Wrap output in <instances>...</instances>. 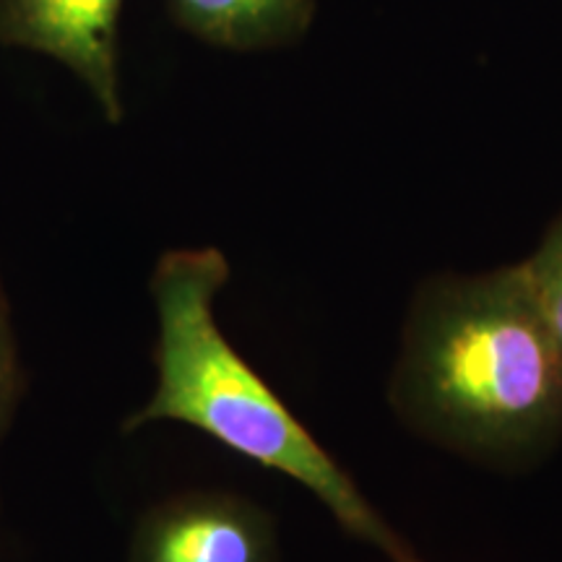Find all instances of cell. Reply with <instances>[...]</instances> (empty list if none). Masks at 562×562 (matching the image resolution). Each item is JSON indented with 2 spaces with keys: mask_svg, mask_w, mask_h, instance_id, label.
Returning a JSON list of instances; mask_svg holds the SVG:
<instances>
[{
  "mask_svg": "<svg viewBox=\"0 0 562 562\" xmlns=\"http://www.w3.org/2000/svg\"><path fill=\"white\" fill-rule=\"evenodd\" d=\"M123 0H0V42L53 55L91 89L110 123L117 91V16Z\"/></svg>",
  "mask_w": 562,
  "mask_h": 562,
  "instance_id": "obj_3",
  "label": "cell"
},
{
  "mask_svg": "<svg viewBox=\"0 0 562 562\" xmlns=\"http://www.w3.org/2000/svg\"><path fill=\"white\" fill-rule=\"evenodd\" d=\"M271 526L248 503L195 497L170 505L138 533L136 562H271Z\"/></svg>",
  "mask_w": 562,
  "mask_h": 562,
  "instance_id": "obj_4",
  "label": "cell"
},
{
  "mask_svg": "<svg viewBox=\"0 0 562 562\" xmlns=\"http://www.w3.org/2000/svg\"><path fill=\"white\" fill-rule=\"evenodd\" d=\"M529 281L539 313L550 328L554 344L562 355V214L547 229L544 240L533 250L531 258L521 263Z\"/></svg>",
  "mask_w": 562,
  "mask_h": 562,
  "instance_id": "obj_6",
  "label": "cell"
},
{
  "mask_svg": "<svg viewBox=\"0 0 562 562\" xmlns=\"http://www.w3.org/2000/svg\"><path fill=\"white\" fill-rule=\"evenodd\" d=\"M315 0H170L180 26L229 50L286 45L307 30Z\"/></svg>",
  "mask_w": 562,
  "mask_h": 562,
  "instance_id": "obj_5",
  "label": "cell"
},
{
  "mask_svg": "<svg viewBox=\"0 0 562 562\" xmlns=\"http://www.w3.org/2000/svg\"><path fill=\"white\" fill-rule=\"evenodd\" d=\"M13 389H16V364H13V344L9 331V318H5L3 294H0V430H3L5 417H9Z\"/></svg>",
  "mask_w": 562,
  "mask_h": 562,
  "instance_id": "obj_7",
  "label": "cell"
},
{
  "mask_svg": "<svg viewBox=\"0 0 562 562\" xmlns=\"http://www.w3.org/2000/svg\"><path fill=\"white\" fill-rule=\"evenodd\" d=\"M227 281L229 263L216 248L170 250L159 258L151 277L159 326L157 389L125 430L151 422L199 427L229 451L311 490L341 529L391 562H419L355 480L220 331L214 305Z\"/></svg>",
  "mask_w": 562,
  "mask_h": 562,
  "instance_id": "obj_2",
  "label": "cell"
},
{
  "mask_svg": "<svg viewBox=\"0 0 562 562\" xmlns=\"http://www.w3.org/2000/svg\"><path fill=\"white\" fill-rule=\"evenodd\" d=\"M393 406L419 432L490 461L562 435V355L521 263L440 279L414 300Z\"/></svg>",
  "mask_w": 562,
  "mask_h": 562,
  "instance_id": "obj_1",
  "label": "cell"
}]
</instances>
